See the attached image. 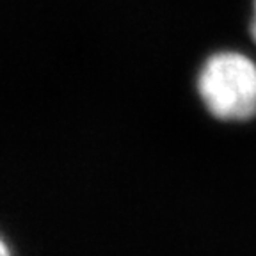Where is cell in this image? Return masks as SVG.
Returning <instances> with one entry per match:
<instances>
[{
  "instance_id": "2",
  "label": "cell",
  "mask_w": 256,
  "mask_h": 256,
  "mask_svg": "<svg viewBox=\"0 0 256 256\" xmlns=\"http://www.w3.org/2000/svg\"><path fill=\"white\" fill-rule=\"evenodd\" d=\"M0 256H11V251H9L8 244H6L2 238H0Z\"/></svg>"
},
{
  "instance_id": "1",
  "label": "cell",
  "mask_w": 256,
  "mask_h": 256,
  "mask_svg": "<svg viewBox=\"0 0 256 256\" xmlns=\"http://www.w3.org/2000/svg\"><path fill=\"white\" fill-rule=\"evenodd\" d=\"M198 91L217 120H251L256 116V64L238 52L214 54L200 72Z\"/></svg>"
},
{
  "instance_id": "3",
  "label": "cell",
  "mask_w": 256,
  "mask_h": 256,
  "mask_svg": "<svg viewBox=\"0 0 256 256\" xmlns=\"http://www.w3.org/2000/svg\"><path fill=\"white\" fill-rule=\"evenodd\" d=\"M251 36L256 41V0H254V16H252V24H251Z\"/></svg>"
}]
</instances>
